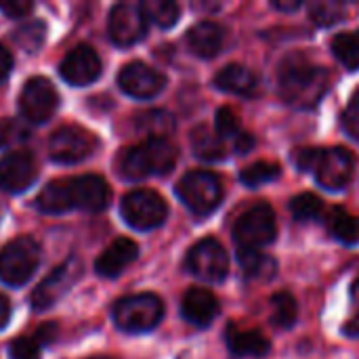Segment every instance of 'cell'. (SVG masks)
Segmentation results:
<instances>
[{
	"instance_id": "1",
	"label": "cell",
	"mask_w": 359,
	"mask_h": 359,
	"mask_svg": "<svg viewBox=\"0 0 359 359\" xmlns=\"http://www.w3.org/2000/svg\"><path fill=\"white\" fill-rule=\"evenodd\" d=\"M330 88V74L305 55H290L280 63L278 90L286 105L294 109H311Z\"/></svg>"
},
{
	"instance_id": "2",
	"label": "cell",
	"mask_w": 359,
	"mask_h": 359,
	"mask_svg": "<svg viewBox=\"0 0 359 359\" xmlns=\"http://www.w3.org/2000/svg\"><path fill=\"white\" fill-rule=\"evenodd\" d=\"M299 170L313 172L318 185L330 191H339L349 185L355 168V158L345 147H303L292 154Z\"/></svg>"
},
{
	"instance_id": "3",
	"label": "cell",
	"mask_w": 359,
	"mask_h": 359,
	"mask_svg": "<svg viewBox=\"0 0 359 359\" xmlns=\"http://www.w3.org/2000/svg\"><path fill=\"white\" fill-rule=\"evenodd\" d=\"M179 160V149L168 139H147L128 147L120 156V175L128 181H141L154 175H168Z\"/></svg>"
},
{
	"instance_id": "4",
	"label": "cell",
	"mask_w": 359,
	"mask_h": 359,
	"mask_svg": "<svg viewBox=\"0 0 359 359\" xmlns=\"http://www.w3.org/2000/svg\"><path fill=\"white\" fill-rule=\"evenodd\" d=\"M164 318V303L151 292L130 294L116 303L114 322L120 330L130 334H141L154 330Z\"/></svg>"
},
{
	"instance_id": "5",
	"label": "cell",
	"mask_w": 359,
	"mask_h": 359,
	"mask_svg": "<svg viewBox=\"0 0 359 359\" xmlns=\"http://www.w3.org/2000/svg\"><path fill=\"white\" fill-rule=\"evenodd\" d=\"M40 265V246L34 238L21 236L0 250V280L11 288L25 286Z\"/></svg>"
},
{
	"instance_id": "6",
	"label": "cell",
	"mask_w": 359,
	"mask_h": 359,
	"mask_svg": "<svg viewBox=\"0 0 359 359\" xmlns=\"http://www.w3.org/2000/svg\"><path fill=\"white\" fill-rule=\"evenodd\" d=\"M278 238L276 212L269 204L259 202L250 206L233 225V242L238 250H259L273 244Z\"/></svg>"
},
{
	"instance_id": "7",
	"label": "cell",
	"mask_w": 359,
	"mask_h": 359,
	"mask_svg": "<svg viewBox=\"0 0 359 359\" xmlns=\"http://www.w3.org/2000/svg\"><path fill=\"white\" fill-rule=\"evenodd\" d=\"M177 196L196 217H206L219 208L223 200V185L210 170H191L179 181Z\"/></svg>"
},
{
	"instance_id": "8",
	"label": "cell",
	"mask_w": 359,
	"mask_h": 359,
	"mask_svg": "<svg viewBox=\"0 0 359 359\" xmlns=\"http://www.w3.org/2000/svg\"><path fill=\"white\" fill-rule=\"evenodd\" d=\"M122 219L128 227L137 231H151L164 225L168 217V206L162 196L151 189H135L124 196L120 204Z\"/></svg>"
},
{
	"instance_id": "9",
	"label": "cell",
	"mask_w": 359,
	"mask_h": 359,
	"mask_svg": "<svg viewBox=\"0 0 359 359\" xmlns=\"http://www.w3.org/2000/svg\"><path fill=\"white\" fill-rule=\"evenodd\" d=\"M185 267L202 282L221 284L229 273V259L219 240L204 238L189 248L185 257Z\"/></svg>"
},
{
	"instance_id": "10",
	"label": "cell",
	"mask_w": 359,
	"mask_h": 359,
	"mask_svg": "<svg viewBox=\"0 0 359 359\" xmlns=\"http://www.w3.org/2000/svg\"><path fill=\"white\" fill-rule=\"evenodd\" d=\"M59 107V95L50 80L36 76L29 78L19 95V111L32 124L48 122Z\"/></svg>"
},
{
	"instance_id": "11",
	"label": "cell",
	"mask_w": 359,
	"mask_h": 359,
	"mask_svg": "<svg viewBox=\"0 0 359 359\" xmlns=\"http://www.w3.org/2000/svg\"><path fill=\"white\" fill-rule=\"evenodd\" d=\"M95 135L76 124L57 128L48 139V156L59 164H78L86 160L95 151Z\"/></svg>"
},
{
	"instance_id": "12",
	"label": "cell",
	"mask_w": 359,
	"mask_h": 359,
	"mask_svg": "<svg viewBox=\"0 0 359 359\" xmlns=\"http://www.w3.org/2000/svg\"><path fill=\"white\" fill-rule=\"evenodd\" d=\"M80 273H82V263L78 257H72L65 263H61L48 278H44L36 286V290L32 292V307L36 311L50 309L76 284Z\"/></svg>"
},
{
	"instance_id": "13",
	"label": "cell",
	"mask_w": 359,
	"mask_h": 359,
	"mask_svg": "<svg viewBox=\"0 0 359 359\" xmlns=\"http://www.w3.org/2000/svg\"><path fill=\"white\" fill-rule=\"evenodd\" d=\"M107 32L114 44L133 46L147 34V19L143 15L141 4L120 2L111 8L107 19Z\"/></svg>"
},
{
	"instance_id": "14",
	"label": "cell",
	"mask_w": 359,
	"mask_h": 359,
	"mask_svg": "<svg viewBox=\"0 0 359 359\" xmlns=\"http://www.w3.org/2000/svg\"><path fill=\"white\" fill-rule=\"evenodd\" d=\"M118 84L128 97L147 101V99L158 97L164 90L166 78L151 65L143 61H133L124 65L122 72L118 74Z\"/></svg>"
},
{
	"instance_id": "15",
	"label": "cell",
	"mask_w": 359,
	"mask_h": 359,
	"mask_svg": "<svg viewBox=\"0 0 359 359\" xmlns=\"http://www.w3.org/2000/svg\"><path fill=\"white\" fill-rule=\"evenodd\" d=\"M38 177L36 160L29 151L17 149L0 158V189L8 194L25 191Z\"/></svg>"
},
{
	"instance_id": "16",
	"label": "cell",
	"mask_w": 359,
	"mask_h": 359,
	"mask_svg": "<svg viewBox=\"0 0 359 359\" xmlns=\"http://www.w3.org/2000/svg\"><path fill=\"white\" fill-rule=\"evenodd\" d=\"M61 78L72 86H88L101 76V59L88 44H80L61 61Z\"/></svg>"
},
{
	"instance_id": "17",
	"label": "cell",
	"mask_w": 359,
	"mask_h": 359,
	"mask_svg": "<svg viewBox=\"0 0 359 359\" xmlns=\"http://www.w3.org/2000/svg\"><path fill=\"white\" fill-rule=\"evenodd\" d=\"M69 194H72V206L86 212H99L109 202V187L105 179L97 175L72 177Z\"/></svg>"
},
{
	"instance_id": "18",
	"label": "cell",
	"mask_w": 359,
	"mask_h": 359,
	"mask_svg": "<svg viewBox=\"0 0 359 359\" xmlns=\"http://www.w3.org/2000/svg\"><path fill=\"white\" fill-rule=\"evenodd\" d=\"M215 86L223 93L252 99L261 93V78L246 65L229 63L215 76Z\"/></svg>"
},
{
	"instance_id": "19",
	"label": "cell",
	"mask_w": 359,
	"mask_h": 359,
	"mask_svg": "<svg viewBox=\"0 0 359 359\" xmlns=\"http://www.w3.org/2000/svg\"><path fill=\"white\" fill-rule=\"evenodd\" d=\"M219 311H221V305L217 297L206 288H189L181 301L183 318L198 328H208L217 320Z\"/></svg>"
},
{
	"instance_id": "20",
	"label": "cell",
	"mask_w": 359,
	"mask_h": 359,
	"mask_svg": "<svg viewBox=\"0 0 359 359\" xmlns=\"http://www.w3.org/2000/svg\"><path fill=\"white\" fill-rule=\"evenodd\" d=\"M137 257H139V246L128 238H118L101 252V257L95 263V269L103 278H116L130 263H135Z\"/></svg>"
},
{
	"instance_id": "21",
	"label": "cell",
	"mask_w": 359,
	"mask_h": 359,
	"mask_svg": "<svg viewBox=\"0 0 359 359\" xmlns=\"http://www.w3.org/2000/svg\"><path fill=\"white\" fill-rule=\"evenodd\" d=\"M225 42V32L215 21H200L187 32V44L194 55L202 59H210L221 53Z\"/></svg>"
},
{
	"instance_id": "22",
	"label": "cell",
	"mask_w": 359,
	"mask_h": 359,
	"mask_svg": "<svg viewBox=\"0 0 359 359\" xmlns=\"http://www.w3.org/2000/svg\"><path fill=\"white\" fill-rule=\"evenodd\" d=\"M225 339L233 358H265L271 351V343L257 330H238L236 326H229Z\"/></svg>"
},
{
	"instance_id": "23",
	"label": "cell",
	"mask_w": 359,
	"mask_h": 359,
	"mask_svg": "<svg viewBox=\"0 0 359 359\" xmlns=\"http://www.w3.org/2000/svg\"><path fill=\"white\" fill-rule=\"evenodd\" d=\"M36 208L44 215H63L72 210V194H69V179H59L40 189L36 196Z\"/></svg>"
},
{
	"instance_id": "24",
	"label": "cell",
	"mask_w": 359,
	"mask_h": 359,
	"mask_svg": "<svg viewBox=\"0 0 359 359\" xmlns=\"http://www.w3.org/2000/svg\"><path fill=\"white\" fill-rule=\"evenodd\" d=\"M189 143H191L194 154L204 162H221L227 158L225 141L217 133H212L206 124H200L191 130Z\"/></svg>"
},
{
	"instance_id": "25",
	"label": "cell",
	"mask_w": 359,
	"mask_h": 359,
	"mask_svg": "<svg viewBox=\"0 0 359 359\" xmlns=\"http://www.w3.org/2000/svg\"><path fill=\"white\" fill-rule=\"evenodd\" d=\"M238 261L248 282H269L278 273V261L261 250H238Z\"/></svg>"
},
{
	"instance_id": "26",
	"label": "cell",
	"mask_w": 359,
	"mask_h": 359,
	"mask_svg": "<svg viewBox=\"0 0 359 359\" xmlns=\"http://www.w3.org/2000/svg\"><path fill=\"white\" fill-rule=\"evenodd\" d=\"M135 128L147 139H168L177 124L166 109H147L135 116Z\"/></svg>"
},
{
	"instance_id": "27",
	"label": "cell",
	"mask_w": 359,
	"mask_h": 359,
	"mask_svg": "<svg viewBox=\"0 0 359 359\" xmlns=\"http://www.w3.org/2000/svg\"><path fill=\"white\" fill-rule=\"evenodd\" d=\"M326 223H328L330 233L339 242H343L347 246L359 244V217L347 212L345 208H332Z\"/></svg>"
},
{
	"instance_id": "28",
	"label": "cell",
	"mask_w": 359,
	"mask_h": 359,
	"mask_svg": "<svg viewBox=\"0 0 359 359\" xmlns=\"http://www.w3.org/2000/svg\"><path fill=\"white\" fill-rule=\"evenodd\" d=\"M330 48L343 67H347L349 72L359 69V29L337 34Z\"/></svg>"
},
{
	"instance_id": "29",
	"label": "cell",
	"mask_w": 359,
	"mask_h": 359,
	"mask_svg": "<svg viewBox=\"0 0 359 359\" xmlns=\"http://www.w3.org/2000/svg\"><path fill=\"white\" fill-rule=\"evenodd\" d=\"M143 15L158 27H172L181 17V6L172 0H145L141 2Z\"/></svg>"
},
{
	"instance_id": "30",
	"label": "cell",
	"mask_w": 359,
	"mask_h": 359,
	"mask_svg": "<svg viewBox=\"0 0 359 359\" xmlns=\"http://www.w3.org/2000/svg\"><path fill=\"white\" fill-rule=\"evenodd\" d=\"M271 324L280 330H288L297 324L299 305L290 292H278L271 299Z\"/></svg>"
},
{
	"instance_id": "31",
	"label": "cell",
	"mask_w": 359,
	"mask_h": 359,
	"mask_svg": "<svg viewBox=\"0 0 359 359\" xmlns=\"http://www.w3.org/2000/svg\"><path fill=\"white\" fill-rule=\"evenodd\" d=\"M282 175V168L280 164L276 162H267V160H261V162H255L250 166H246L242 172H240V181L246 185V187H261L265 183H271L276 179H280Z\"/></svg>"
},
{
	"instance_id": "32",
	"label": "cell",
	"mask_w": 359,
	"mask_h": 359,
	"mask_svg": "<svg viewBox=\"0 0 359 359\" xmlns=\"http://www.w3.org/2000/svg\"><path fill=\"white\" fill-rule=\"evenodd\" d=\"M290 212L294 221H316L322 215V200L316 194H299L290 200Z\"/></svg>"
},
{
	"instance_id": "33",
	"label": "cell",
	"mask_w": 359,
	"mask_h": 359,
	"mask_svg": "<svg viewBox=\"0 0 359 359\" xmlns=\"http://www.w3.org/2000/svg\"><path fill=\"white\" fill-rule=\"evenodd\" d=\"M309 15L311 21L320 27H330L334 23H339L341 19H345V6L341 2H311L309 4Z\"/></svg>"
},
{
	"instance_id": "34",
	"label": "cell",
	"mask_w": 359,
	"mask_h": 359,
	"mask_svg": "<svg viewBox=\"0 0 359 359\" xmlns=\"http://www.w3.org/2000/svg\"><path fill=\"white\" fill-rule=\"evenodd\" d=\"M215 126H217V135L221 139H236L242 130H240V122L236 118V114L229 107H221L217 111L215 118Z\"/></svg>"
},
{
	"instance_id": "35",
	"label": "cell",
	"mask_w": 359,
	"mask_h": 359,
	"mask_svg": "<svg viewBox=\"0 0 359 359\" xmlns=\"http://www.w3.org/2000/svg\"><path fill=\"white\" fill-rule=\"evenodd\" d=\"M341 124H343V130L351 139H359V88L349 99L345 111L341 114Z\"/></svg>"
},
{
	"instance_id": "36",
	"label": "cell",
	"mask_w": 359,
	"mask_h": 359,
	"mask_svg": "<svg viewBox=\"0 0 359 359\" xmlns=\"http://www.w3.org/2000/svg\"><path fill=\"white\" fill-rule=\"evenodd\" d=\"M11 359H40V345L34 337H21L8 345Z\"/></svg>"
},
{
	"instance_id": "37",
	"label": "cell",
	"mask_w": 359,
	"mask_h": 359,
	"mask_svg": "<svg viewBox=\"0 0 359 359\" xmlns=\"http://www.w3.org/2000/svg\"><path fill=\"white\" fill-rule=\"evenodd\" d=\"M42 38H44V27H42V23H29V25H25V27H21V29L17 32L19 44L25 46V48H32V50H34L36 46H40Z\"/></svg>"
},
{
	"instance_id": "38",
	"label": "cell",
	"mask_w": 359,
	"mask_h": 359,
	"mask_svg": "<svg viewBox=\"0 0 359 359\" xmlns=\"http://www.w3.org/2000/svg\"><path fill=\"white\" fill-rule=\"evenodd\" d=\"M34 8V2L29 0H8V2H0V11L6 15V17H23L27 15L29 11Z\"/></svg>"
},
{
	"instance_id": "39",
	"label": "cell",
	"mask_w": 359,
	"mask_h": 359,
	"mask_svg": "<svg viewBox=\"0 0 359 359\" xmlns=\"http://www.w3.org/2000/svg\"><path fill=\"white\" fill-rule=\"evenodd\" d=\"M255 137L250 135V133H240L236 139H233V147H236V151L238 154H248L252 147H255Z\"/></svg>"
},
{
	"instance_id": "40",
	"label": "cell",
	"mask_w": 359,
	"mask_h": 359,
	"mask_svg": "<svg viewBox=\"0 0 359 359\" xmlns=\"http://www.w3.org/2000/svg\"><path fill=\"white\" fill-rule=\"evenodd\" d=\"M11 69H13V57H11V53L0 44V84L8 78Z\"/></svg>"
},
{
	"instance_id": "41",
	"label": "cell",
	"mask_w": 359,
	"mask_h": 359,
	"mask_svg": "<svg viewBox=\"0 0 359 359\" xmlns=\"http://www.w3.org/2000/svg\"><path fill=\"white\" fill-rule=\"evenodd\" d=\"M15 130H17V126H15L13 120H8V118H2L0 120V147H4L13 139Z\"/></svg>"
},
{
	"instance_id": "42",
	"label": "cell",
	"mask_w": 359,
	"mask_h": 359,
	"mask_svg": "<svg viewBox=\"0 0 359 359\" xmlns=\"http://www.w3.org/2000/svg\"><path fill=\"white\" fill-rule=\"evenodd\" d=\"M8 320H11V305H8V301L0 294V330L8 324Z\"/></svg>"
},
{
	"instance_id": "43",
	"label": "cell",
	"mask_w": 359,
	"mask_h": 359,
	"mask_svg": "<svg viewBox=\"0 0 359 359\" xmlns=\"http://www.w3.org/2000/svg\"><path fill=\"white\" fill-rule=\"evenodd\" d=\"M343 332H345L347 337H351V339H359V313L351 320V322H347V324L343 326Z\"/></svg>"
},
{
	"instance_id": "44",
	"label": "cell",
	"mask_w": 359,
	"mask_h": 359,
	"mask_svg": "<svg viewBox=\"0 0 359 359\" xmlns=\"http://www.w3.org/2000/svg\"><path fill=\"white\" fill-rule=\"evenodd\" d=\"M271 6H273V8H278V11H297V8L301 6V0H292V2L273 0V2H271Z\"/></svg>"
},
{
	"instance_id": "45",
	"label": "cell",
	"mask_w": 359,
	"mask_h": 359,
	"mask_svg": "<svg viewBox=\"0 0 359 359\" xmlns=\"http://www.w3.org/2000/svg\"><path fill=\"white\" fill-rule=\"evenodd\" d=\"M351 297H353V303L359 305V280L353 284V288H351Z\"/></svg>"
},
{
	"instance_id": "46",
	"label": "cell",
	"mask_w": 359,
	"mask_h": 359,
	"mask_svg": "<svg viewBox=\"0 0 359 359\" xmlns=\"http://www.w3.org/2000/svg\"><path fill=\"white\" fill-rule=\"evenodd\" d=\"M90 359H109V358H90Z\"/></svg>"
}]
</instances>
